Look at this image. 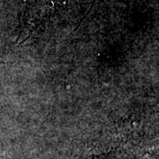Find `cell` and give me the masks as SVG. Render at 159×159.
Here are the masks:
<instances>
[{"instance_id":"6da1fadb","label":"cell","mask_w":159,"mask_h":159,"mask_svg":"<svg viewBox=\"0 0 159 159\" xmlns=\"http://www.w3.org/2000/svg\"><path fill=\"white\" fill-rule=\"evenodd\" d=\"M29 37H30V35H29V36H28V37H26V38H25V39L23 40L22 42H20V44H22V43H25V42H26V41H27V40L29 39Z\"/></svg>"}]
</instances>
